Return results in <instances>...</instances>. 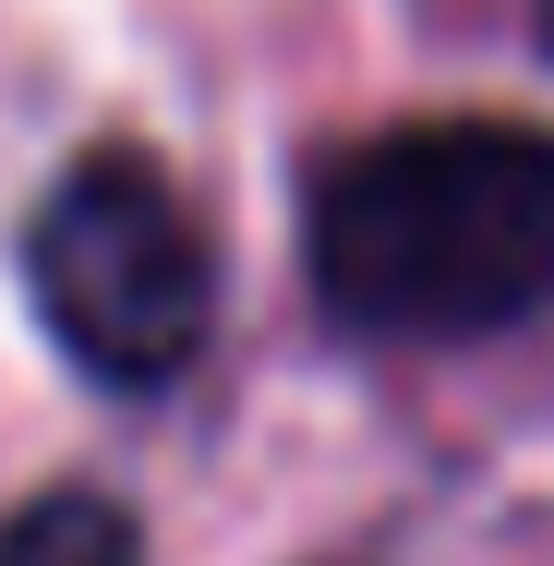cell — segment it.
<instances>
[{"mask_svg": "<svg viewBox=\"0 0 554 566\" xmlns=\"http://www.w3.org/2000/svg\"><path fill=\"white\" fill-rule=\"evenodd\" d=\"M302 265L349 338H494L554 302V120H398L314 169Z\"/></svg>", "mask_w": 554, "mask_h": 566, "instance_id": "6da1fadb", "label": "cell"}, {"mask_svg": "<svg viewBox=\"0 0 554 566\" xmlns=\"http://www.w3.org/2000/svg\"><path fill=\"white\" fill-rule=\"evenodd\" d=\"M24 277H36L49 338L97 386H169L194 374V349L218 326V253L194 206L169 193V169L133 145H97L49 181V206L24 229Z\"/></svg>", "mask_w": 554, "mask_h": 566, "instance_id": "7a4b0ae2", "label": "cell"}, {"mask_svg": "<svg viewBox=\"0 0 554 566\" xmlns=\"http://www.w3.org/2000/svg\"><path fill=\"white\" fill-rule=\"evenodd\" d=\"M0 566H145V543H133V518L109 494H36L0 531Z\"/></svg>", "mask_w": 554, "mask_h": 566, "instance_id": "3957f363", "label": "cell"}, {"mask_svg": "<svg viewBox=\"0 0 554 566\" xmlns=\"http://www.w3.org/2000/svg\"><path fill=\"white\" fill-rule=\"evenodd\" d=\"M543 49H554V12H543Z\"/></svg>", "mask_w": 554, "mask_h": 566, "instance_id": "277c9868", "label": "cell"}]
</instances>
